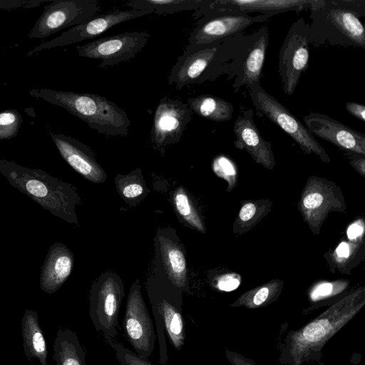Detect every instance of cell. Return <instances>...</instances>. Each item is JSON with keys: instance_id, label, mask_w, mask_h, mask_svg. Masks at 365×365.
Instances as JSON below:
<instances>
[{"instance_id": "obj_5", "label": "cell", "mask_w": 365, "mask_h": 365, "mask_svg": "<svg viewBox=\"0 0 365 365\" xmlns=\"http://www.w3.org/2000/svg\"><path fill=\"white\" fill-rule=\"evenodd\" d=\"M230 46V38L206 45L187 46L170 72L169 86L180 89L214 78L220 73Z\"/></svg>"}, {"instance_id": "obj_1", "label": "cell", "mask_w": 365, "mask_h": 365, "mask_svg": "<svg viewBox=\"0 0 365 365\" xmlns=\"http://www.w3.org/2000/svg\"><path fill=\"white\" fill-rule=\"evenodd\" d=\"M0 173L9 184L42 208L70 223H77L75 207L79 202L76 188L40 169L0 159Z\"/></svg>"}, {"instance_id": "obj_8", "label": "cell", "mask_w": 365, "mask_h": 365, "mask_svg": "<svg viewBox=\"0 0 365 365\" xmlns=\"http://www.w3.org/2000/svg\"><path fill=\"white\" fill-rule=\"evenodd\" d=\"M101 10L96 0H51L28 34L30 38H43L70 26L95 17Z\"/></svg>"}, {"instance_id": "obj_11", "label": "cell", "mask_w": 365, "mask_h": 365, "mask_svg": "<svg viewBox=\"0 0 365 365\" xmlns=\"http://www.w3.org/2000/svg\"><path fill=\"white\" fill-rule=\"evenodd\" d=\"M150 37L145 31L125 32L77 46L76 50L79 56L101 60L99 67L107 68L133 58Z\"/></svg>"}, {"instance_id": "obj_30", "label": "cell", "mask_w": 365, "mask_h": 365, "mask_svg": "<svg viewBox=\"0 0 365 365\" xmlns=\"http://www.w3.org/2000/svg\"><path fill=\"white\" fill-rule=\"evenodd\" d=\"M174 200L176 210L182 218L192 227L201 232H205V230L201 217L182 188L179 187L176 190Z\"/></svg>"}, {"instance_id": "obj_32", "label": "cell", "mask_w": 365, "mask_h": 365, "mask_svg": "<svg viewBox=\"0 0 365 365\" xmlns=\"http://www.w3.org/2000/svg\"><path fill=\"white\" fill-rule=\"evenodd\" d=\"M348 284L349 281L346 280L320 282L313 287L310 297L313 301H318L334 296L342 292Z\"/></svg>"}, {"instance_id": "obj_24", "label": "cell", "mask_w": 365, "mask_h": 365, "mask_svg": "<svg viewBox=\"0 0 365 365\" xmlns=\"http://www.w3.org/2000/svg\"><path fill=\"white\" fill-rule=\"evenodd\" d=\"M187 103L192 112L217 122L230 120L234 111V107L230 102L209 94L189 98Z\"/></svg>"}, {"instance_id": "obj_33", "label": "cell", "mask_w": 365, "mask_h": 365, "mask_svg": "<svg viewBox=\"0 0 365 365\" xmlns=\"http://www.w3.org/2000/svg\"><path fill=\"white\" fill-rule=\"evenodd\" d=\"M213 170L218 176L224 178L229 184L227 191L235 186L236 169L234 163L225 156H218L213 161Z\"/></svg>"}, {"instance_id": "obj_7", "label": "cell", "mask_w": 365, "mask_h": 365, "mask_svg": "<svg viewBox=\"0 0 365 365\" xmlns=\"http://www.w3.org/2000/svg\"><path fill=\"white\" fill-rule=\"evenodd\" d=\"M297 208L313 235H319L331 212L346 209L344 194L338 185L325 178L311 176L302 190Z\"/></svg>"}, {"instance_id": "obj_31", "label": "cell", "mask_w": 365, "mask_h": 365, "mask_svg": "<svg viewBox=\"0 0 365 365\" xmlns=\"http://www.w3.org/2000/svg\"><path fill=\"white\" fill-rule=\"evenodd\" d=\"M22 117L15 109L0 112V140H8L15 137L22 123Z\"/></svg>"}, {"instance_id": "obj_39", "label": "cell", "mask_w": 365, "mask_h": 365, "mask_svg": "<svg viewBox=\"0 0 365 365\" xmlns=\"http://www.w3.org/2000/svg\"><path fill=\"white\" fill-rule=\"evenodd\" d=\"M346 110L353 116L363 122L365 121V106L356 102H348L345 106Z\"/></svg>"}, {"instance_id": "obj_28", "label": "cell", "mask_w": 365, "mask_h": 365, "mask_svg": "<svg viewBox=\"0 0 365 365\" xmlns=\"http://www.w3.org/2000/svg\"><path fill=\"white\" fill-rule=\"evenodd\" d=\"M210 0H132L127 6L135 10H149L157 14H173L182 11H196Z\"/></svg>"}, {"instance_id": "obj_18", "label": "cell", "mask_w": 365, "mask_h": 365, "mask_svg": "<svg viewBox=\"0 0 365 365\" xmlns=\"http://www.w3.org/2000/svg\"><path fill=\"white\" fill-rule=\"evenodd\" d=\"M303 122L314 136L328 141L337 148L356 155H365V135L326 114L309 113Z\"/></svg>"}, {"instance_id": "obj_2", "label": "cell", "mask_w": 365, "mask_h": 365, "mask_svg": "<svg viewBox=\"0 0 365 365\" xmlns=\"http://www.w3.org/2000/svg\"><path fill=\"white\" fill-rule=\"evenodd\" d=\"M29 94L62 107L101 134L120 137L128 134L130 120L127 113L103 96L48 88L30 89Z\"/></svg>"}, {"instance_id": "obj_16", "label": "cell", "mask_w": 365, "mask_h": 365, "mask_svg": "<svg viewBox=\"0 0 365 365\" xmlns=\"http://www.w3.org/2000/svg\"><path fill=\"white\" fill-rule=\"evenodd\" d=\"M192 118L187 103L168 96L162 98L156 108L150 132L153 146L163 150L178 143Z\"/></svg>"}, {"instance_id": "obj_12", "label": "cell", "mask_w": 365, "mask_h": 365, "mask_svg": "<svg viewBox=\"0 0 365 365\" xmlns=\"http://www.w3.org/2000/svg\"><path fill=\"white\" fill-rule=\"evenodd\" d=\"M274 14L252 16L241 12H215L200 18L189 38V46L206 45L231 38L249 26L266 21Z\"/></svg>"}, {"instance_id": "obj_3", "label": "cell", "mask_w": 365, "mask_h": 365, "mask_svg": "<svg viewBox=\"0 0 365 365\" xmlns=\"http://www.w3.org/2000/svg\"><path fill=\"white\" fill-rule=\"evenodd\" d=\"M365 304V289L361 287L333 304L303 328L287 337L292 361L299 365L317 351L349 322Z\"/></svg>"}, {"instance_id": "obj_36", "label": "cell", "mask_w": 365, "mask_h": 365, "mask_svg": "<svg viewBox=\"0 0 365 365\" xmlns=\"http://www.w3.org/2000/svg\"><path fill=\"white\" fill-rule=\"evenodd\" d=\"M240 284V276L235 273H229L220 276L216 284L217 289L230 292L235 289Z\"/></svg>"}, {"instance_id": "obj_26", "label": "cell", "mask_w": 365, "mask_h": 365, "mask_svg": "<svg viewBox=\"0 0 365 365\" xmlns=\"http://www.w3.org/2000/svg\"><path fill=\"white\" fill-rule=\"evenodd\" d=\"M364 252L363 236L341 242L331 254L327 253L326 258L330 265L334 266L340 272L349 273L360 262Z\"/></svg>"}, {"instance_id": "obj_40", "label": "cell", "mask_w": 365, "mask_h": 365, "mask_svg": "<svg viewBox=\"0 0 365 365\" xmlns=\"http://www.w3.org/2000/svg\"><path fill=\"white\" fill-rule=\"evenodd\" d=\"M226 356L232 365H256L251 359L230 351H226Z\"/></svg>"}, {"instance_id": "obj_37", "label": "cell", "mask_w": 365, "mask_h": 365, "mask_svg": "<svg viewBox=\"0 0 365 365\" xmlns=\"http://www.w3.org/2000/svg\"><path fill=\"white\" fill-rule=\"evenodd\" d=\"M339 6L354 12L357 17L365 16V1L364 0H334Z\"/></svg>"}, {"instance_id": "obj_41", "label": "cell", "mask_w": 365, "mask_h": 365, "mask_svg": "<svg viewBox=\"0 0 365 365\" xmlns=\"http://www.w3.org/2000/svg\"><path fill=\"white\" fill-rule=\"evenodd\" d=\"M364 221L360 220L352 224L347 230V237L349 240L356 239L364 235Z\"/></svg>"}, {"instance_id": "obj_20", "label": "cell", "mask_w": 365, "mask_h": 365, "mask_svg": "<svg viewBox=\"0 0 365 365\" xmlns=\"http://www.w3.org/2000/svg\"><path fill=\"white\" fill-rule=\"evenodd\" d=\"M49 133L60 155L72 168L93 182L105 180L106 175L89 147L71 136Z\"/></svg>"}, {"instance_id": "obj_27", "label": "cell", "mask_w": 365, "mask_h": 365, "mask_svg": "<svg viewBox=\"0 0 365 365\" xmlns=\"http://www.w3.org/2000/svg\"><path fill=\"white\" fill-rule=\"evenodd\" d=\"M165 267L172 284L178 289L186 285V260L179 247L170 240L160 241Z\"/></svg>"}, {"instance_id": "obj_23", "label": "cell", "mask_w": 365, "mask_h": 365, "mask_svg": "<svg viewBox=\"0 0 365 365\" xmlns=\"http://www.w3.org/2000/svg\"><path fill=\"white\" fill-rule=\"evenodd\" d=\"M53 349L56 365H86L84 349L77 334L70 329H58Z\"/></svg>"}, {"instance_id": "obj_25", "label": "cell", "mask_w": 365, "mask_h": 365, "mask_svg": "<svg viewBox=\"0 0 365 365\" xmlns=\"http://www.w3.org/2000/svg\"><path fill=\"white\" fill-rule=\"evenodd\" d=\"M272 205V202L269 199L242 202L232 225L233 233L242 235L251 230L269 213Z\"/></svg>"}, {"instance_id": "obj_21", "label": "cell", "mask_w": 365, "mask_h": 365, "mask_svg": "<svg viewBox=\"0 0 365 365\" xmlns=\"http://www.w3.org/2000/svg\"><path fill=\"white\" fill-rule=\"evenodd\" d=\"M73 265L72 252L63 244L51 246L41 269L40 288L47 294L58 290L70 276Z\"/></svg>"}, {"instance_id": "obj_14", "label": "cell", "mask_w": 365, "mask_h": 365, "mask_svg": "<svg viewBox=\"0 0 365 365\" xmlns=\"http://www.w3.org/2000/svg\"><path fill=\"white\" fill-rule=\"evenodd\" d=\"M268 44L269 30L265 26L240 43L230 67L236 76L232 85L235 91L259 83Z\"/></svg>"}, {"instance_id": "obj_13", "label": "cell", "mask_w": 365, "mask_h": 365, "mask_svg": "<svg viewBox=\"0 0 365 365\" xmlns=\"http://www.w3.org/2000/svg\"><path fill=\"white\" fill-rule=\"evenodd\" d=\"M153 325L137 281L132 285L128 297L123 328L136 354L146 360L155 348L156 335Z\"/></svg>"}, {"instance_id": "obj_19", "label": "cell", "mask_w": 365, "mask_h": 365, "mask_svg": "<svg viewBox=\"0 0 365 365\" xmlns=\"http://www.w3.org/2000/svg\"><path fill=\"white\" fill-rule=\"evenodd\" d=\"M235 135L234 145L239 150H246L252 159L264 168L273 170L276 161L271 142L261 135L254 123L253 110H244L238 115L233 125Z\"/></svg>"}, {"instance_id": "obj_34", "label": "cell", "mask_w": 365, "mask_h": 365, "mask_svg": "<svg viewBox=\"0 0 365 365\" xmlns=\"http://www.w3.org/2000/svg\"><path fill=\"white\" fill-rule=\"evenodd\" d=\"M108 344L115 350L116 358L120 365H154L115 341Z\"/></svg>"}, {"instance_id": "obj_4", "label": "cell", "mask_w": 365, "mask_h": 365, "mask_svg": "<svg viewBox=\"0 0 365 365\" xmlns=\"http://www.w3.org/2000/svg\"><path fill=\"white\" fill-rule=\"evenodd\" d=\"M312 23L309 29L310 44L353 46L365 49V30L351 11L336 4L334 0L309 9Z\"/></svg>"}, {"instance_id": "obj_38", "label": "cell", "mask_w": 365, "mask_h": 365, "mask_svg": "<svg viewBox=\"0 0 365 365\" xmlns=\"http://www.w3.org/2000/svg\"><path fill=\"white\" fill-rule=\"evenodd\" d=\"M121 192L126 198H134L143 192V187L138 182H130L122 187Z\"/></svg>"}, {"instance_id": "obj_17", "label": "cell", "mask_w": 365, "mask_h": 365, "mask_svg": "<svg viewBox=\"0 0 365 365\" xmlns=\"http://www.w3.org/2000/svg\"><path fill=\"white\" fill-rule=\"evenodd\" d=\"M322 3L323 0H213L195 11L192 16L200 19L212 13L222 11L278 14L289 11L298 12L305 9H311Z\"/></svg>"}, {"instance_id": "obj_9", "label": "cell", "mask_w": 365, "mask_h": 365, "mask_svg": "<svg viewBox=\"0 0 365 365\" xmlns=\"http://www.w3.org/2000/svg\"><path fill=\"white\" fill-rule=\"evenodd\" d=\"M309 24L303 18L290 26L279 49L278 68L283 91L287 96L294 92L309 59Z\"/></svg>"}, {"instance_id": "obj_35", "label": "cell", "mask_w": 365, "mask_h": 365, "mask_svg": "<svg viewBox=\"0 0 365 365\" xmlns=\"http://www.w3.org/2000/svg\"><path fill=\"white\" fill-rule=\"evenodd\" d=\"M51 0H0V9L11 10L18 8H34Z\"/></svg>"}, {"instance_id": "obj_15", "label": "cell", "mask_w": 365, "mask_h": 365, "mask_svg": "<svg viewBox=\"0 0 365 365\" xmlns=\"http://www.w3.org/2000/svg\"><path fill=\"white\" fill-rule=\"evenodd\" d=\"M149 10L115 9L71 27L48 41L43 42L29 51L28 56L43 50L61 47L93 38L120 23L151 14Z\"/></svg>"}, {"instance_id": "obj_42", "label": "cell", "mask_w": 365, "mask_h": 365, "mask_svg": "<svg viewBox=\"0 0 365 365\" xmlns=\"http://www.w3.org/2000/svg\"><path fill=\"white\" fill-rule=\"evenodd\" d=\"M351 166L363 177L365 174V158L364 155L354 157L350 160Z\"/></svg>"}, {"instance_id": "obj_6", "label": "cell", "mask_w": 365, "mask_h": 365, "mask_svg": "<svg viewBox=\"0 0 365 365\" xmlns=\"http://www.w3.org/2000/svg\"><path fill=\"white\" fill-rule=\"evenodd\" d=\"M249 88L251 100L257 110L288 134L304 152L315 154L324 163L331 162L326 150L305 125L260 83L251 85Z\"/></svg>"}, {"instance_id": "obj_29", "label": "cell", "mask_w": 365, "mask_h": 365, "mask_svg": "<svg viewBox=\"0 0 365 365\" xmlns=\"http://www.w3.org/2000/svg\"><path fill=\"white\" fill-rule=\"evenodd\" d=\"M284 282L276 279L242 294L231 306H244L248 309L267 305L277 299Z\"/></svg>"}, {"instance_id": "obj_22", "label": "cell", "mask_w": 365, "mask_h": 365, "mask_svg": "<svg viewBox=\"0 0 365 365\" xmlns=\"http://www.w3.org/2000/svg\"><path fill=\"white\" fill-rule=\"evenodd\" d=\"M21 336L24 354L29 361L37 359L41 365H48L47 343L36 311L26 309L21 319Z\"/></svg>"}, {"instance_id": "obj_10", "label": "cell", "mask_w": 365, "mask_h": 365, "mask_svg": "<svg viewBox=\"0 0 365 365\" xmlns=\"http://www.w3.org/2000/svg\"><path fill=\"white\" fill-rule=\"evenodd\" d=\"M124 296L122 282L115 275L101 277L91 290L89 316L96 331L108 343L115 341L120 306Z\"/></svg>"}]
</instances>
